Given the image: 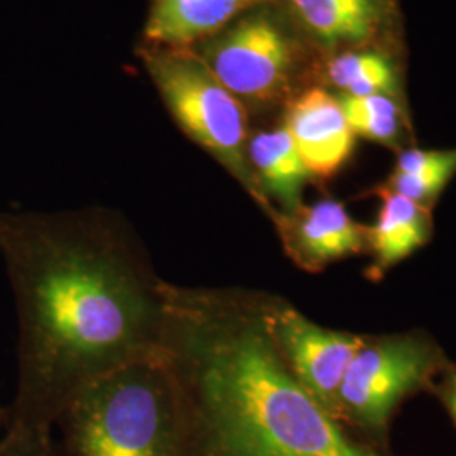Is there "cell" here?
Listing matches in <instances>:
<instances>
[{
    "mask_svg": "<svg viewBox=\"0 0 456 456\" xmlns=\"http://www.w3.org/2000/svg\"><path fill=\"white\" fill-rule=\"evenodd\" d=\"M441 397H443V401H444V404H446V408L448 411L452 412V416H453V419H455L456 423V372H450L448 377H446V382H444V386H443V389H441Z\"/></svg>",
    "mask_w": 456,
    "mask_h": 456,
    "instance_id": "cell-18",
    "label": "cell"
},
{
    "mask_svg": "<svg viewBox=\"0 0 456 456\" xmlns=\"http://www.w3.org/2000/svg\"><path fill=\"white\" fill-rule=\"evenodd\" d=\"M0 257L17 316L7 421L54 429L85 386L159 352L166 281L120 213L0 212Z\"/></svg>",
    "mask_w": 456,
    "mask_h": 456,
    "instance_id": "cell-1",
    "label": "cell"
},
{
    "mask_svg": "<svg viewBox=\"0 0 456 456\" xmlns=\"http://www.w3.org/2000/svg\"><path fill=\"white\" fill-rule=\"evenodd\" d=\"M326 80L342 95L397 98L399 77L387 53L375 48L345 49L333 54L325 68Z\"/></svg>",
    "mask_w": 456,
    "mask_h": 456,
    "instance_id": "cell-15",
    "label": "cell"
},
{
    "mask_svg": "<svg viewBox=\"0 0 456 456\" xmlns=\"http://www.w3.org/2000/svg\"><path fill=\"white\" fill-rule=\"evenodd\" d=\"M247 158L264 196L279 205L277 213L291 215L305 205L303 190L313 178L284 124L250 135Z\"/></svg>",
    "mask_w": 456,
    "mask_h": 456,
    "instance_id": "cell-12",
    "label": "cell"
},
{
    "mask_svg": "<svg viewBox=\"0 0 456 456\" xmlns=\"http://www.w3.org/2000/svg\"><path fill=\"white\" fill-rule=\"evenodd\" d=\"M5 419H7V409L0 408V426L5 423Z\"/></svg>",
    "mask_w": 456,
    "mask_h": 456,
    "instance_id": "cell-19",
    "label": "cell"
},
{
    "mask_svg": "<svg viewBox=\"0 0 456 456\" xmlns=\"http://www.w3.org/2000/svg\"><path fill=\"white\" fill-rule=\"evenodd\" d=\"M438 350L416 335L365 340L343 379L340 418L382 431L394 409L440 367Z\"/></svg>",
    "mask_w": 456,
    "mask_h": 456,
    "instance_id": "cell-6",
    "label": "cell"
},
{
    "mask_svg": "<svg viewBox=\"0 0 456 456\" xmlns=\"http://www.w3.org/2000/svg\"><path fill=\"white\" fill-rule=\"evenodd\" d=\"M54 429L56 456H181L180 394L161 348L85 386Z\"/></svg>",
    "mask_w": 456,
    "mask_h": 456,
    "instance_id": "cell-3",
    "label": "cell"
},
{
    "mask_svg": "<svg viewBox=\"0 0 456 456\" xmlns=\"http://www.w3.org/2000/svg\"><path fill=\"white\" fill-rule=\"evenodd\" d=\"M271 326L279 352L296 380L340 423V387L365 338L316 325L277 296L273 299Z\"/></svg>",
    "mask_w": 456,
    "mask_h": 456,
    "instance_id": "cell-7",
    "label": "cell"
},
{
    "mask_svg": "<svg viewBox=\"0 0 456 456\" xmlns=\"http://www.w3.org/2000/svg\"><path fill=\"white\" fill-rule=\"evenodd\" d=\"M277 4L262 5L230 24L196 53L213 77L244 105L267 107L294 97L303 46Z\"/></svg>",
    "mask_w": 456,
    "mask_h": 456,
    "instance_id": "cell-5",
    "label": "cell"
},
{
    "mask_svg": "<svg viewBox=\"0 0 456 456\" xmlns=\"http://www.w3.org/2000/svg\"><path fill=\"white\" fill-rule=\"evenodd\" d=\"M338 100L355 137L360 135L384 146H399L406 127V117L397 98L389 95H338Z\"/></svg>",
    "mask_w": 456,
    "mask_h": 456,
    "instance_id": "cell-16",
    "label": "cell"
},
{
    "mask_svg": "<svg viewBox=\"0 0 456 456\" xmlns=\"http://www.w3.org/2000/svg\"><path fill=\"white\" fill-rule=\"evenodd\" d=\"M314 43L330 51L375 48L395 17L394 0H277Z\"/></svg>",
    "mask_w": 456,
    "mask_h": 456,
    "instance_id": "cell-10",
    "label": "cell"
},
{
    "mask_svg": "<svg viewBox=\"0 0 456 456\" xmlns=\"http://www.w3.org/2000/svg\"><path fill=\"white\" fill-rule=\"evenodd\" d=\"M377 195L382 201L380 212L374 227L367 228V245L374 252V277L421 248L433 230L429 208L386 186H379Z\"/></svg>",
    "mask_w": 456,
    "mask_h": 456,
    "instance_id": "cell-13",
    "label": "cell"
},
{
    "mask_svg": "<svg viewBox=\"0 0 456 456\" xmlns=\"http://www.w3.org/2000/svg\"><path fill=\"white\" fill-rule=\"evenodd\" d=\"M147 71L167 112L195 144L205 149L273 222L277 210L264 196L247 158L245 105L218 82L195 49H144Z\"/></svg>",
    "mask_w": 456,
    "mask_h": 456,
    "instance_id": "cell-4",
    "label": "cell"
},
{
    "mask_svg": "<svg viewBox=\"0 0 456 456\" xmlns=\"http://www.w3.org/2000/svg\"><path fill=\"white\" fill-rule=\"evenodd\" d=\"M284 127L310 171L311 178L330 180L355 147V134L343 114L338 97L322 86H310L286 103Z\"/></svg>",
    "mask_w": 456,
    "mask_h": 456,
    "instance_id": "cell-9",
    "label": "cell"
},
{
    "mask_svg": "<svg viewBox=\"0 0 456 456\" xmlns=\"http://www.w3.org/2000/svg\"><path fill=\"white\" fill-rule=\"evenodd\" d=\"M456 175V149H401L386 188L429 208Z\"/></svg>",
    "mask_w": 456,
    "mask_h": 456,
    "instance_id": "cell-14",
    "label": "cell"
},
{
    "mask_svg": "<svg viewBox=\"0 0 456 456\" xmlns=\"http://www.w3.org/2000/svg\"><path fill=\"white\" fill-rule=\"evenodd\" d=\"M273 299L164 282L161 354L180 394L181 456H379L296 380L273 335Z\"/></svg>",
    "mask_w": 456,
    "mask_h": 456,
    "instance_id": "cell-2",
    "label": "cell"
},
{
    "mask_svg": "<svg viewBox=\"0 0 456 456\" xmlns=\"http://www.w3.org/2000/svg\"><path fill=\"white\" fill-rule=\"evenodd\" d=\"M277 0H152L144 37L152 48L195 49L239 17Z\"/></svg>",
    "mask_w": 456,
    "mask_h": 456,
    "instance_id": "cell-11",
    "label": "cell"
},
{
    "mask_svg": "<svg viewBox=\"0 0 456 456\" xmlns=\"http://www.w3.org/2000/svg\"><path fill=\"white\" fill-rule=\"evenodd\" d=\"M289 259L308 273L355 256L367 247V227L352 218L342 201L323 198L273 220Z\"/></svg>",
    "mask_w": 456,
    "mask_h": 456,
    "instance_id": "cell-8",
    "label": "cell"
},
{
    "mask_svg": "<svg viewBox=\"0 0 456 456\" xmlns=\"http://www.w3.org/2000/svg\"><path fill=\"white\" fill-rule=\"evenodd\" d=\"M0 456H56L54 429L45 426L5 421Z\"/></svg>",
    "mask_w": 456,
    "mask_h": 456,
    "instance_id": "cell-17",
    "label": "cell"
}]
</instances>
